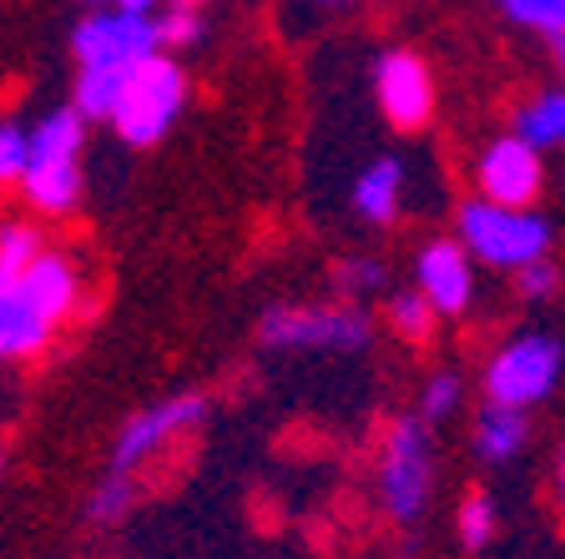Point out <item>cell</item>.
I'll return each instance as SVG.
<instances>
[{
  "label": "cell",
  "instance_id": "cell-29",
  "mask_svg": "<svg viewBox=\"0 0 565 559\" xmlns=\"http://www.w3.org/2000/svg\"><path fill=\"white\" fill-rule=\"evenodd\" d=\"M551 51H555V66H561V76H565V35H555Z\"/></svg>",
  "mask_w": 565,
  "mask_h": 559
},
{
  "label": "cell",
  "instance_id": "cell-21",
  "mask_svg": "<svg viewBox=\"0 0 565 559\" xmlns=\"http://www.w3.org/2000/svg\"><path fill=\"white\" fill-rule=\"evenodd\" d=\"M505 15L520 25V31H535L545 41L565 35V0H500Z\"/></svg>",
  "mask_w": 565,
  "mask_h": 559
},
{
  "label": "cell",
  "instance_id": "cell-3",
  "mask_svg": "<svg viewBox=\"0 0 565 559\" xmlns=\"http://www.w3.org/2000/svg\"><path fill=\"white\" fill-rule=\"evenodd\" d=\"M429 429H435L429 419L404 413L388 423L384 449H379V499L399 525H414L435 499V433Z\"/></svg>",
  "mask_w": 565,
  "mask_h": 559
},
{
  "label": "cell",
  "instance_id": "cell-24",
  "mask_svg": "<svg viewBox=\"0 0 565 559\" xmlns=\"http://www.w3.org/2000/svg\"><path fill=\"white\" fill-rule=\"evenodd\" d=\"M384 282H388V268L379 257H343L339 268H333V288H339L343 298H369V292H379Z\"/></svg>",
  "mask_w": 565,
  "mask_h": 559
},
{
  "label": "cell",
  "instance_id": "cell-31",
  "mask_svg": "<svg viewBox=\"0 0 565 559\" xmlns=\"http://www.w3.org/2000/svg\"><path fill=\"white\" fill-rule=\"evenodd\" d=\"M0 469H6V454H0Z\"/></svg>",
  "mask_w": 565,
  "mask_h": 559
},
{
  "label": "cell",
  "instance_id": "cell-7",
  "mask_svg": "<svg viewBox=\"0 0 565 559\" xmlns=\"http://www.w3.org/2000/svg\"><path fill=\"white\" fill-rule=\"evenodd\" d=\"M76 71H131L162 51L157 41V15L141 11H92L71 31Z\"/></svg>",
  "mask_w": 565,
  "mask_h": 559
},
{
  "label": "cell",
  "instance_id": "cell-32",
  "mask_svg": "<svg viewBox=\"0 0 565 559\" xmlns=\"http://www.w3.org/2000/svg\"><path fill=\"white\" fill-rule=\"evenodd\" d=\"M188 6H202V0H188Z\"/></svg>",
  "mask_w": 565,
  "mask_h": 559
},
{
  "label": "cell",
  "instance_id": "cell-10",
  "mask_svg": "<svg viewBox=\"0 0 565 559\" xmlns=\"http://www.w3.org/2000/svg\"><path fill=\"white\" fill-rule=\"evenodd\" d=\"M374 96L388 127L419 131L435 117V76L414 51H384L374 66Z\"/></svg>",
  "mask_w": 565,
  "mask_h": 559
},
{
  "label": "cell",
  "instance_id": "cell-5",
  "mask_svg": "<svg viewBox=\"0 0 565 559\" xmlns=\"http://www.w3.org/2000/svg\"><path fill=\"white\" fill-rule=\"evenodd\" d=\"M182 106H188V71L177 66L167 51H157L141 66H131L121 101L111 111V131L127 147H157L172 131V121L182 117Z\"/></svg>",
  "mask_w": 565,
  "mask_h": 559
},
{
  "label": "cell",
  "instance_id": "cell-13",
  "mask_svg": "<svg viewBox=\"0 0 565 559\" xmlns=\"http://www.w3.org/2000/svg\"><path fill=\"white\" fill-rule=\"evenodd\" d=\"M21 192L41 217H66L82 202V162H31Z\"/></svg>",
  "mask_w": 565,
  "mask_h": 559
},
{
  "label": "cell",
  "instance_id": "cell-4",
  "mask_svg": "<svg viewBox=\"0 0 565 559\" xmlns=\"http://www.w3.org/2000/svg\"><path fill=\"white\" fill-rule=\"evenodd\" d=\"M561 378H565V343L555 333H545V327H525V333H510L484 358L480 388L494 404L541 408L561 388Z\"/></svg>",
  "mask_w": 565,
  "mask_h": 559
},
{
  "label": "cell",
  "instance_id": "cell-18",
  "mask_svg": "<svg viewBox=\"0 0 565 559\" xmlns=\"http://www.w3.org/2000/svg\"><path fill=\"white\" fill-rule=\"evenodd\" d=\"M494 529H500V504H494V494L490 490H470L465 499H459V509H455L459 545L470 549V555H480V549L494 539Z\"/></svg>",
  "mask_w": 565,
  "mask_h": 559
},
{
  "label": "cell",
  "instance_id": "cell-30",
  "mask_svg": "<svg viewBox=\"0 0 565 559\" xmlns=\"http://www.w3.org/2000/svg\"><path fill=\"white\" fill-rule=\"evenodd\" d=\"M318 6H349V0H318Z\"/></svg>",
  "mask_w": 565,
  "mask_h": 559
},
{
  "label": "cell",
  "instance_id": "cell-14",
  "mask_svg": "<svg viewBox=\"0 0 565 559\" xmlns=\"http://www.w3.org/2000/svg\"><path fill=\"white\" fill-rule=\"evenodd\" d=\"M399 207H404V162L399 157H379L353 182V212L374 222V227H384V222L399 217Z\"/></svg>",
  "mask_w": 565,
  "mask_h": 559
},
{
  "label": "cell",
  "instance_id": "cell-8",
  "mask_svg": "<svg viewBox=\"0 0 565 559\" xmlns=\"http://www.w3.org/2000/svg\"><path fill=\"white\" fill-rule=\"evenodd\" d=\"M202 419H207V394H172V398H162V404L137 408V413L117 429L111 469H117V474H137L147 459H157L167 443L192 433Z\"/></svg>",
  "mask_w": 565,
  "mask_h": 559
},
{
  "label": "cell",
  "instance_id": "cell-2",
  "mask_svg": "<svg viewBox=\"0 0 565 559\" xmlns=\"http://www.w3.org/2000/svg\"><path fill=\"white\" fill-rule=\"evenodd\" d=\"M455 237L475 252V262L500 272H520L530 262L551 257L555 227L541 207H505L475 192L470 202H459L455 212Z\"/></svg>",
  "mask_w": 565,
  "mask_h": 559
},
{
  "label": "cell",
  "instance_id": "cell-22",
  "mask_svg": "<svg viewBox=\"0 0 565 559\" xmlns=\"http://www.w3.org/2000/svg\"><path fill=\"white\" fill-rule=\"evenodd\" d=\"M202 15L198 6H188V0H177V6H167V11H157V41H162V51H188L202 41Z\"/></svg>",
  "mask_w": 565,
  "mask_h": 559
},
{
  "label": "cell",
  "instance_id": "cell-9",
  "mask_svg": "<svg viewBox=\"0 0 565 559\" xmlns=\"http://www.w3.org/2000/svg\"><path fill=\"white\" fill-rule=\"evenodd\" d=\"M475 192L505 207H535L545 192V152L530 147L520 131L490 137L475 157Z\"/></svg>",
  "mask_w": 565,
  "mask_h": 559
},
{
  "label": "cell",
  "instance_id": "cell-11",
  "mask_svg": "<svg viewBox=\"0 0 565 559\" xmlns=\"http://www.w3.org/2000/svg\"><path fill=\"white\" fill-rule=\"evenodd\" d=\"M414 288L435 303L439 318H465L475 303V252L459 237H435L414 257Z\"/></svg>",
  "mask_w": 565,
  "mask_h": 559
},
{
  "label": "cell",
  "instance_id": "cell-26",
  "mask_svg": "<svg viewBox=\"0 0 565 559\" xmlns=\"http://www.w3.org/2000/svg\"><path fill=\"white\" fill-rule=\"evenodd\" d=\"M31 166V131L0 121V182H21Z\"/></svg>",
  "mask_w": 565,
  "mask_h": 559
},
{
  "label": "cell",
  "instance_id": "cell-17",
  "mask_svg": "<svg viewBox=\"0 0 565 559\" xmlns=\"http://www.w3.org/2000/svg\"><path fill=\"white\" fill-rule=\"evenodd\" d=\"M384 318H388V327L399 333L404 343H429L435 338V327H439V313H435V303L424 298L419 288H404V292H388V303H384Z\"/></svg>",
  "mask_w": 565,
  "mask_h": 559
},
{
  "label": "cell",
  "instance_id": "cell-23",
  "mask_svg": "<svg viewBox=\"0 0 565 559\" xmlns=\"http://www.w3.org/2000/svg\"><path fill=\"white\" fill-rule=\"evenodd\" d=\"M41 252L46 247L31 222H0V272H25Z\"/></svg>",
  "mask_w": 565,
  "mask_h": 559
},
{
  "label": "cell",
  "instance_id": "cell-16",
  "mask_svg": "<svg viewBox=\"0 0 565 559\" xmlns=\"http://www.w3.org/2000/svg\"><path fill=\"white\" fill-rule=\"evenodd\" d=\"M530 147H541V152H555L565 147V86H551V92H535L525 106L515 111V127Z\"/></svg>",
  "mask_w": 565,
  "mask_h": 559
},
{
  "label": "cell",
  "instance_id": "cell-20",
  "mask_svg": "<svg viewBox=\"0 0 565 559\" xmlns=\"http://www.w3.org/2000/svg\"><path fill=\"white\" fill-rule=\"evenodd\" d=\"M131 499H137V479L111 469L92 490V499H86V519H92V525H117L121 514L131 509Z\"/></svg>",
  "mask_w": 565,
  "mask_h": 559
},
{
  "label": "cell",
  "instance_id": "cell-12",
  "mask_svg": "<svg viewBox=\"0 0 565 559\" xmlns=\"http://www.w3.org/2000/svg\"><path fill=\"white\" fill-rule=\"evenodd\" d=\"M470 449L480 464H510V459H520L530 449V408L484 398L480 413L470 419Z\"/></svg>",
  "mask_w": 565,
  "mask_h": 559
},
{
  "label": "cell",
  "instance_id": "cell-27",
  "mask_svg": "<svg viewBox=\"0 0 565 559\" xmlns=\"http://www.w3.org/2000/svg\"><path fill=\"white\" fill-rule=\"evenodd\" d=\"M92 11H141V15H152L157 11V0H86Z\"/></svg>",
  "mask_w": 565,
  "mask_h": 559
},
{
  "label": "cell",
  "instance_id": "cell-6",
  "mask_svg": "<svg viewBox=\"0 0 565 559\" xmlns=\"http://www.w3.org/2000/svg\"><path fill=\"white\" fill-rule=\"evenodd\" d=\"M263 348L359 353L374 338V318L353 303H273L258 323Z\"/></svg>",
  "mask_w": 565,
  "mask_h": 559
},
{
  "label": "cell",
  "instance_id": "cell-19",
  "mask_svg": "<svg viewBox=\"0 0 565 559\" xmlns=\"http://www.w3.org/2000/svg\"><path fill=\"white\" fill-rule=\"evenodd\" d=\"M459 404H465V378H459L455 368H439V373H429V378H424V388H419V419L445 423V419H455V413H459Z\"/></svg>",
  "mask_w": 565,
  "mask_h": 559
},
{
  "label": "cell",
  "instance_id": "cell-15",
  "mask_svg": "<svg viewBox=\"0 0 565 559\" xmlns=\"http://www.w3.org/2000/svg\"><path fill=\"white\" fill-rule=\"evenodd\" d=\"M82 147H86V117L76 106H56L31 131V162H82Z\"/></svg>",
  "mask_w": 565,
  "mask_h": 559
},
{
  "label": "cell",
  "instance_id": "cell-28",
  "mask_svg": "<svg viewBox=\"0 0 565 559\" xmlns=\"http://www.w3.org/2000/svg\"><path fill=\"white\" fill-rule=\"evenodd\" d=\"M551 494H555V509L565 514V439H561V454L551 464Z\"/></svg>",
  "mask_w": 565,
  "mask_h": 559
},
{
  "label": "cell",
  "instance_id": "cell-1",
  "mask_svg": "<svg viewBox=\"0 0 565 559\" xmlns=\"http://www.w3.org/2000/svg\"><path fill=\"white\" fill-rule=\"evenodd\" d=\"M76 298L82 278L61 252H41L25 272H0V363L35 358L76 313Z\"/></svg>",
  "mask_w": 565,
  "mask_h": 559
},
{
  "label": "cell",
  "instance_id": "cell-25",
  "mask_svg": "<svg viewBox=\"0 0 565 559\" xmlns=\"http://www.w3.org/2000/svg\"><path fill=\"white\" fill-rule=\"evenodd\" d=\"M561 282H565L561 262H555V257H541V262H530V268L515 272V298L520 303H545V298L561 292Z\"/></svg>",
  "mask_w": 565,
  "mask_h": 559
}]
</instances>
